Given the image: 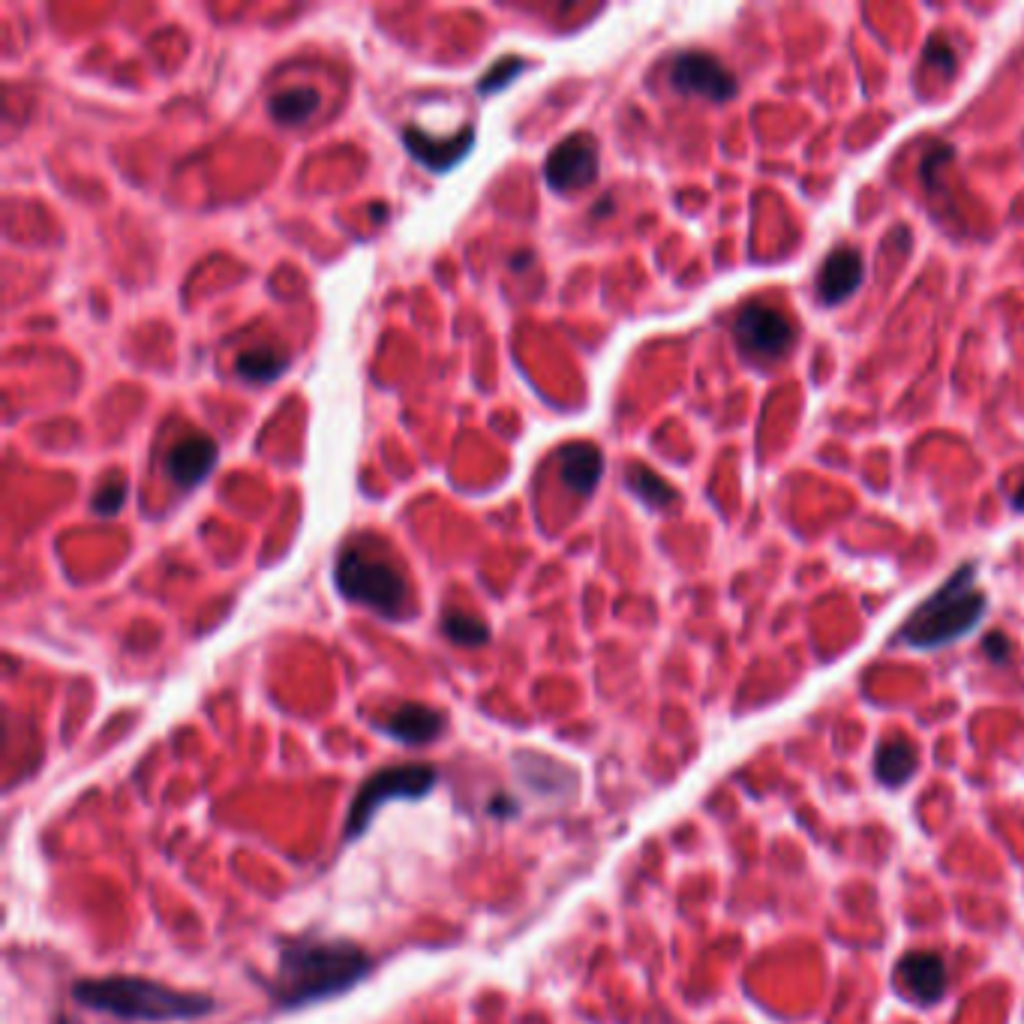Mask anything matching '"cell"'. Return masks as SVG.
Listing matches in <instances>:
<instances>
[{"label": "cell", "mask_w": 1024, "mask_h": 1024, "mask_svg": "<svg viewBox=\"0 0 1024 1024\" xmlns=\"http://www.w3.org/2000/svg\"><path fill=\"white\" fill-rule=\"evenodd\" d=\"M375 958L342 937H301L288 940L276 958V973L268 980V994L283 1010H301L346 994L370 977Z\"/></svg>", "instance_id": "1"}, {"label": "cell", "mask_w": 1024, "mask_h": 1024, "mask_svg": "<svg viewBox=\"0 0 1024 1024\" xmlns=\"http://www.w3.org/2000/svg\"><path fill=\"white\" fill-rule=\"evenodd\" d=\"M73 998L88 1010L115 1015L121 1022H189L217 1010L208 994L168 989L163 982L139 980V977H102V980H78Z\"/></svg>", "instance_id": "2"}, {"label": "cell", "mask_w": 1024, "mask_h": 1024, "mask_svg": "<svg viewBox=\"0 0 1024 1024\" xmlns=\"http://www.w3.org/2000/svg\"><path fill=\"white\" fill-rule=\"evenodd\" d=\"M985 610L989 601L977 586V565H965L932 598H925L916 607L904 622L902 640L914 650H940L970 634L980 625Z\"/></svg>", "instance_id": "3"}, {"label": "cell", "mask_w": 1024, "mask_h": 1024, "mask_svg": "<svg viewBox=\"0 0 1024 1024\" xmlns=\"http://www.w3.org/2000/svg\"><path fill=\"white\" fill-rule=\"evenodd\" d=\"M334 577H337V589L349 601L370 607L382 617H400L406 607V580L382 556H373L367 551L342 553Z\"/></svg>", "instance_id": "4"}, {"label": "cell", "mask_w": 1024, "mask_h": 1024, "mask_svg": "<svg viewBox=\"0 0 1024 1024\" xmlns=\"http://www.w3.org/2000/svg\"><path fill=\"white\" fill-rule=\"evenodd\" d=\"M439 782V772L427 763H408V766H388L370 775L355 793L352 811L346 820V841L363 836L375 811L391 799H424Z\"/></svg>", "instance_id": "5"}, {"label": "cell", "mask_w": 1024, "mask_h": 1024, "mask_svg": "<svg viewBox=\"0 0 1024 1024\" xmlns=\"http://www.w3.org/2000/svg\"><path fill=\"white\" fill-rule=\"evenodd\" d=\"M733 337H737L739 349L749 358L770 363L791 352L793 342H796V328L778 309L754 304V307H745L737 316Z\"/></svg>", "instance_id": "6"}, {"label": "cell", "mask_w": 1024, "mask_h": 1024, "mask_svg": "<svg viewBox=\"0 0 1024 1024\" xmlns=\"http://www.w3.org/2000/svg\"><path fill=\"white\" fill-rule=\"evenodd\" d=\"M671 81L685 97H706L716 102H727L739 90L737 76L706 52H683L676 57L671 66Z\"/></svg>", "instance_id": "7"}, {"label": "cell", "mask_w": 1024, "mask_h": 1024, "mask_svg": "<svg viewBox=\"0 0 1024 1024\" xmlns=\"http://www.w3.org/2000/svg\"><path fill=\"white\" fill-rule=\"evenodd\" d=\"M544 177L556 193L584 189L598 177V148L589 135L562 139L544 163Z\"/></svg>", "instance_id": "8"}, {"label": "cell", "mask_w": 1024, "mask_h": 1024, "mask_svg": "<svg viewBox=\"0 0 1024 1024\" xmlns=\"http://www.w3.org/2000/svg\"><path fill=\"white\" fill-rule=\"evenodd\" d=\"M949 973L944 958L935 952H907L895 965V985L914 1003H937L947 991Z\"/></svg>", "instance_id": "9"}, {"label": "cell", "mask_w": 1024, "mask_h": 1024, "mask_svg": "<svg viewBox=\"0 0 1024 1024\" xmlns=\"http://www.w3.org/2000/svg\"><path fill=\"white\" fill-rule=\"evenodd\" d=\"M375 727L385 737L403 742V745H427V742L442 737V730L448 727V718L439 709H433V706L400 704L396 709L379 718Z\"/></svg>", "instance_id": "10"}, {"label": "cell", "mask_w": 1024, "mask_h": 1024, "mask_svg": "<svg viewBox=\"0 0 1024 1024\" xmlns=\"http://www.w3.org/2000/svg\"><path fill=\"white\" fill-rule=\"evenodd\" d=\"M217 466V442L205 433H193L172 445V451L165 457V472L177 487H198Z\"/></svg>", "instance_id": "11"}, {"label": "cell", "mask_w": 1024, "mask_h": 1024, "mask_svg": "<svg viewBox=\"0 0 1024 1024\" xmlns=\"http://www.w3.org/2000/svg\"><path fill=\"white\" fill-rule=\"evenodd\" d=\"M865 280V264L862 255L853 247H838L832 253L826 255L820 276H817V295L824 301L826 307H838L845 304L848 297H853L859 286Z\"/></svg>", "instance_id": "12"}, {"label": "cell", "mask_w": 1024, "mask_h": 1024, "mask_svg": "<svg viewBox=\"0 0 1024 1024\" xmlns=\"http://www.w3.org/2000/svg\"><path fill=\"white\" fill-rule=\"evenodd\" d=\"M472 139L475 132L466 127L460 130V135H451V139H433L427 132H421L418 127H406L403 130V144H406V151L421 165H427L433 172H448L454 163H460L462 156L472 151Z\"/></svg>", "instance_id": "13"}, {"label": "cell", "mask_w": 1024, "mask_h": 1024, "mask_svg": "<svg viewBox=\"0 0 1024 1024\" xmlns=\"http://www.w3.org/2000/svg\"><path fill=\"white\" fill-rule=\"evenodd\" d=\"M601 472H604V460H601V454L595 451L592 445H586V442H577V445H568V448H562L559 454V478L562 484L568 487L571 493L577 495H589L601 481Z\"/></svg>", "instance_id": "14"}, {"label": "cell", "mask_w": 1024, "mask_h": 1024, "mask_svg": "<svg viewBox=\"0 0 1024 1024\" xmlns=\"http://www.w3.org/2000/svg\"><path fill=\"white\" fill-rule=\"evenodd\" d=\"M514 766H518L520 778H523L529 787H535L538 793H547V796H551V793H565L574 787L571 775L565 772V763L544 758V754H518Z\"/></svg>", "instance_id": "15"}, {"label": "cell", "mask_w": 1024, "mask_h": 1024, "mask_svg": "<svg viewBox=\"0 0 1024 1024\" xmlns=\"http://www.w3.org/2000/svg\"><path fill=\"white\" fill-rule=\"evenodd\" d=\"M874 772L883 784L898 787L916 772V749L907 739H890L878 749V760H874Z\"/></svg>", "instance_id": "16"}, {"label": "cell", "mask_w": 1024, "mask_h": 1024, "mask_svg": "<svg viewBox=\"0 0 1024 1024\" xmlns=\"http://www.w3.org/2000/svg\"><path fill=\"white\" fill-rule=\"evenodd\" d=\"M288 355L274 346H253L247 352L238 355V373L247 382H274L286 373Z\"/></svg>", "instance_id": "17"}, {"label": "cell", "mask_w": 1024, "mask_h": 1024, "mask_svg": "<svg viewBox=\"0 0 1024 1024\" xmlns=\"http://www.w3.org/2000/svg\"><path fill=\"white\" fill-rule=\"evenodd\" d=\"M271 118L280 123H304L313 115V111L319 109V90L313 88H288L280 90L274 99H271Z\"/></svg>", "instance_id": "18"}, {"label": "cell", "mask_w": 1024, "mask_h": 1024, "mask_svg": "<svg viewBox=\"0 0 1024 1024\" xmlns=\"http://www.w3.org/2000/svg\"><path fill=\"white\" fill-rule=\"evenodd\" d=\"M628 487H631V493L638 495L640 502H646L650 508H667L671 502H676V490H673L664 478L646 469V466H631L625 475Z\"/></svg>", "instance_id": "19"}, {"label": "cell", "mask_w": 1024, "mask_h": 1024, "mask_svg": "<svg viewBox=\"0 0 1024 1024\" xmlns=\"http://www.w3.org/2000/svg\"><path fill=\"white\" fill-rule=\"evenodd\" d=\"M442 631L445 638L457 643V646H481L490 640V628L484 619L472 617V613H462V610H451L442 619Z\"/></svg>", "instance_id": "20"}, {"label": "cell", "mask_w": 1024, "mask_h": 1024, "mask_svg": "<svg viewBox=\"0 0 1024 1024\" xmlns=\"http://www.w3.org/2000/svg\"><path fill=\"white\" fill-rule=\"evenodd\" d=\"M123 499H127V484H123V481H106V484L94 493V511L102 514V518H111V514L121 511Z\"/></svg>", "instance_id": "21"}, {"label": "cell", "mask_w": 1024, "mask_h": 1024, "mask_svg": "<svg viewBox=\"0 0 1024 1024\" xmlns=\"http://www.w3.org/2000/svg\"><path fill=\"white\" fill-rule=\"evenodd\" d=\"M520 69H523V64H520L518 57H508V61H502V64H495L493 69H490V76H487L484 81H478V90H481V94H493V90H499L502 85H508L511 78L518 76Z\"/></svg>", "instance_id": "22"}, {"label": "cell", "mask_w": 1024, "mask_h": 1024, "mask_svg": "<svg viewBox=\"0 0 1024 1024\" xmlns=\"http://www.w3.org/2000/svg\"><path fill=\"white\" fill-rule=\"evenodd\" d=\"M928 64H940V69H952V52L947 45L935 43L928 48Z\"/></svg>", "instance_id": "23"}, {"label": "cell", "mask_w": 1024, "mask_h": 1024, "mask_svg": "<svg viewBox=\"0 0 1024 1024\" xmlns=\"http://www.w3.org/2000/svg\"><path fill=\"white\" fill-rule=\"evenodd\" d=\"M1013 505H1015V511H1024V487H1018V490H1015Z\"/></svg>", "instance_id": "24"}, {"label": "cell", "mask_w": 1024, "mask_h": 1024, "mask_svg": "<svg viewBox=\"0 0 1024 1024\" xmlns=\"http://www.w3.org/2000/svg\"><path fill=\"white\" fill-rule=\"evenodd\" d=\"M526 259H529V253L514 255V268H518V271H523V268H526V264H523V262H526Z\"/></svg>", "instance_id": "25"}]
</instances>
